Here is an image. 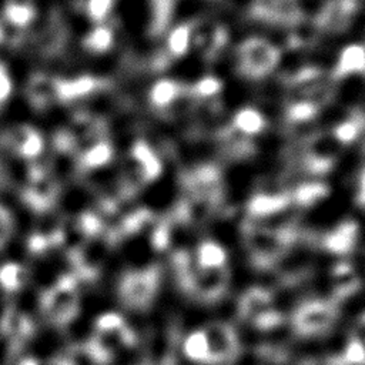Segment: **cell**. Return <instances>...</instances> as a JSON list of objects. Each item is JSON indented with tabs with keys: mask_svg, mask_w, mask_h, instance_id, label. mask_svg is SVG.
<instances>
[{
	"mask_svg": "<svg viewBox=\"0 0 365 365\" xmlns=\"http://www.w3.org/2000/svg\"><path fill=\"white\" fill-rule=\"evenodd\" d=\"M171 262L178 287L190 298L204 304H214L225 295L230 285L227 265L214 269H201L195 265L192 255L184 250L177 251Z\"/></svg>",
	"mask_w": 365,
	"mask_h": 365,
	"instance_id": "obj_1",
	"label": "cell"
},
{
	"mask_svg": "<svg viewBox=\"0 0 365 365\" xmlns=\"http://www.w3.org/2000/svg\"><path fill=\"white\" fill-rule=\"evenodd\" d=\"M338 314L339 307L334 299H307L294 309L291 327L297 335L304 338L322 335L336 322Z\"/></svg>",
	"mask_w": 365,
	"mask_h": 365,
	"instance_id": "obj_2",
	"label": "cell"
},
{
	"mask_svg": "<svg viewBox=\"0 0 365 365\" xmlns=\"http://www.w3.org/2000/svg\"><path fill=\"white\" fill-rule=\"evenodd\" d=\"M238 315L258 329L267 331L282 324V314L274 308L272 294L261 287L248 288L238 301Z\"/></svg>",
	"mask_w": 365,
	"mask_h": 365,
	"instance_id": "obj_3",
	"label": "cell"
},
{
	"mask_svg": "<svg viewBox=\"0 0 365 365\" xmlns=\"http://www.w3.org/2000/svg\"><path fill=\"white\" fill-rule=\"evenodd\" d=\"M161 272L157 265L125 274L120 284V295L123 301L135 309L148 308L160 288Z\"/></svg>",
	"mask_w": 365,
	"mask_h": 365,
	"instance_id": "obj_4",
	"label": "cell"
},
{
	"mask_svg": "<svg viewBox=\"0 0 365 365\" xmlns=\"http://www.w3.org/2000/svg\"><path fill=\"white\" fill-rule=\"evenodd\" d=\"M208 348L207 365H231L240 355V339L235 329L222 321L202 327Z\"/></svg>",
	"mask_w": 365,
	"mask_h": 365,
	"instance_id": "obj_5",
	"label": "cell"
},
{
	"mask_svg": "<svg viewBox=\"0 0 365 365\" xmlns=\"http://www.w3.org/2000/svg\"><path fill=\"white\" fill-rule=\"evenodd\" d=\"M358 225L354 221H346L339 224L324 238V247L332 254H346L351 252L356 244Z\"/></svg>",
	"mask_w": 365,
	"mask_h": 365,
	"instance_id": "obj_6",
	"label": "cell"
},
{
	"mask_svg": "<svg viewBox=\"0 0 365 365\" xmlns=\"http://www.w3.org/2000/svg\"><path fill=\"white\" fill-rule=\"evenodd\" d=\"M194 262L201 269H214L227 265V254L215 241H202L194 255Z\"/></svg>",
	"mask_w": 365,
	"mask_h": 365,
	"instance_id": "obj_7",
	"label": "cell"
},
{
	"mask_svg": "<svg viewBox=\"0 0 365 365\" xmlns=\"http://www.w3.org/2000/svg\"><path fill=\"white\" fill-rule=\"evenodd\" d=\"M182 351L190 361L200 365L208 364V348L202 328L192 331L187 335L182 344Z\"/></svg>",
	"mask_w": 365,
	"mask_h": 365,
	"instance_id": "obj_8",
	"label": "cell"
},
{
	"mask_svg": "<svg viewBox=\"0 0 365 365\" xmlns=\"http://www.w3.org/2000/svg\"><path fill=\"white\" fill-rule=\"evenodd\" d=\"M329 365H365V348L352 334L342 352L329 359Z\"/></svg>",
	"mask_w": 365,
	"mask_h": 365,
	"instance_id": "obj_9",
	"label": "cell"
},
{
	"mask_svg": "<svg viewBox=\"0 0 365 365\" xmlns=\"http://www.w3.org/2000/svg\"><path fill=\"white\" fill-rule=\"evenodd\" d=\"M334 277L336 279V285H335V292H336V299L342 298V297H348L351 294H354L355 289L359 288V279L358 277L352 272V268L346 264H341L335 268L334 271Z\"/></svg>",
	"mask_w": 365,
	"mask_h": 365,
	"instance_id": "obj_10",
	"label": "cell"
},
{
	"mask_svg": "<svg viewBox=\"0 0 365 365\" xmlns=\"http://www.w3.org/2000/svg\"><path fill=\"white\" fill-rule=\"evenodd\" d=\"M354 335L361 341V344H362L364 348H365V312L358 318V321H356V328H355Z\"/></svg>",
	"mask_w": 365,
	"mask_h": 365,
	"instance_id": "obj_11",
	"label": "cell"
}]
</instances>
